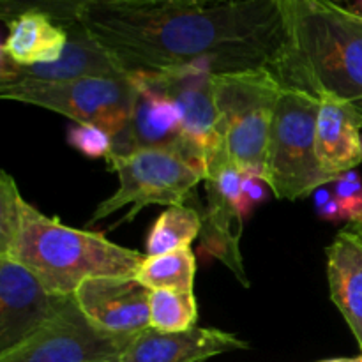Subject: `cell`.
Listing matches in <instances>:
<instances>
[{
	"instance_id": "2e32d148",
	"label": "cell",
	"mask_w": 362,
	"mask_h": 362,
	"mask_svg": "<svg viewBox=\"0 0 362 362\" xmlns=\"http://www.w3.org/2000/svg\"><path fill=\"white\" fill-rule=\"evenodd\" d=\"M361 129V110L336 99H320L315 152L332 180L362 165Z\"/></svg>"
},
{
	"instance_id": "603a6c76",
	"label": "cell",
	"mask_w": 362,
	"mask_h": 362,
	"mask_svg": "<svg viewBox=\"0 0 362 362\" xmlns=\"http://www.w3.org/2000/svg\"><path fill=\"white\" fill-rule=\"evenodd\" d=\"M21 197L13 175L0 172V257L9 255L21 218Z\"/></svg>"
},
{
	"instance_id": "d6986e66",
	"label": "cell",
	"mask_w": 362,
	"mask_h": 362,
	"mask_svg": "<svg viewBox=\"0 0 362 362\" xmlns=\"http://www.w3.org/2000/svg\"><path fill=\"white\" fill-rule=\"evenodd\" d=\"M202 232V212L191 205H172L158 216L147 235L145 257L187 250Z\"/></svg>"
},
{
	"instance_id": "4316f807",
	"label": "cell",
	"mask_w": 362,
	"mask_h": 362,
	"mask_svg": "<svg viewBox=\"0 0 362 362\" xmlns=\"http://www.w3.org/2000/svg\"><path fill=\"white\" fill-rule=\"evenodd\" d=\"M269 184L258 175H247L243 173V202L244 209L250 214L257 205L264 204L269 198Z\"/></svg>"
},
{
	"instance_id": "484cf974",
	"label": "cell",
	"mask_w": 362,
	"mask_h": 362,
	"mask_svg": "<svg viewBox=\"0 0 362 362\" xmlns=\"http://www.w3.org/2000/svg\"><path fill=\"white\" fill-rule=\"evenodd\" d=\"M315 209H317V214L320 216V219H324V221H346L338 198L334 197L332 189H329L327 186H322L320 189L315 191Z\"/></svg>"
},
{
	"instance_id": "ac0fdd59",
	"label": "cell",
	"mask_w": 362,
	"mask_h": 362,
	"mask_svg": "<svg viewBox=\"0 0 362 362\" xmlns=\"http://www.w3.org/2000/svg\"><path fill=\"white\" fill-rule=\"evenodd\" d=\"M7 27V35L0 48L16 66H39L60 59L67 45V28L55 23L42 13H25L14 18Z\"/></svg>"
},
{
	"instance_id": "277c9868",
	"label": "cell",
	"mask_w": 362,
	"mask_h": 362,
	"mask_svg": "<svg viewBox=\"0 0 362 362\" xmlns=\"http://www.w3.org/2000/svg\"><path fill=\"white\" fill-rule=\"evenodd\" d=\"M212 81L223 148L240 173L264 179L281 81L269 67L214 74Z\"/></svg>"
},
{
	"instance_id": "8fae6325",
	"label": "cell",
	"mask_w": 362,
	"mask_h": 362,
	"mask_svg": "<svg viewBox=\"0 0 362 362\" xmlns=\"http://www.w3.org/2000/svg\"><path fill=\"white\" fill-rule=\"evenodd\" d=\"M175 105L187 141L198 156L209 159L223 147L214 99V74L202 69L134 73Z\"/></svg>"
},
{
	"instance_id": "5b68a950",
	"label": "cell",
	"mask_w": 362,
	"mask_h": 362,
	"mask_svg": "<svg viewBox=\"0 0 362 362\" xmlns=\"http://www.w3.org/2000/svg\"><path fill=\"white\" fill-rule=\"evenodd\" d=\"M320 99L296 87H283L276 106L264 180L279 200L311 197L334 180L322 170L315 152Z\"/></svg>"
},
{
	"instance_id": "4fadbf2b",
	"label": "cell",
	"mask_w": 362,
	"mask_h": 362,
	"mask_svg": "<svg viewBox=\"0 0 362 362\" xmlns=\"http://www.w3.org/2000/svg\"><path fill=\"white\" fill-rule=\"evenodd\" d=\"M131 76L138 85L136 99L124 129L113 136L112 154L126 156L147 148H168L180 152L207 170L205 161L194 152L184 134L175 105L138 74Z\"/></svg>"
},
{
	"instance_id": "4dcf8cb0",
	"label": "cell",
	"mask_w": 362,
	"mask_h": 362,
	"mask_svg": "<svg viewBox=\"0 0 362 362\" xmlns=\"http://www.w3.org/2000/svg\"><path fill=\"white\" fill-rule=\"evenodd\" d=\"M352 9L356 11V13L362 14V0H354V7H352Z\"/></svg>"
},
{
	"instance_id": "7402d4cb",
	"label": "cell",
	"mask_w": 362,
	"mask_h": 362,
	"mask_svg": "<svg viewBox=\"0 0 362 362\" xmlns=\"http://www.w3.org/2000/svg\"><path fill=\"white\" fill-rule=\"evenodd\" d=\"M99 0H0V20L9 23L25 13H42L62 27L80 23L87 9Z\"/></svg>"
},
{
	"instance_id": "cb8c5ba5",
	"label": "cell",
	"mask_w": 362,
	"mask_h": 362,
	"mask_svg": "<svg viewBox=\"0 0 362 362\" xmlns=\"http://www.w3.org/2000/svg\"><path fill=\"white\" fill-rule=\"evenodd\" d=\"M67 144L90 159H106L112 154L113 138L112 134L98 126L76 124L67 129Z\"/></svg>"
},
{
	"instance_id": "d4e9b609",
	"label": "cell",
	"mask_w": 362,
	"mask_h": 362,
	"mask_svg": "<svg viewBox=\"0 0 362 362\" xmlns=\"http://www.w3.org/2000/svg\"><path fill=\"white\" fill-rule=\"evenodd\" d=\"M332 193L338 198L346 221L352 223L362 218V180L356 170L339 175L332 182Z\"/></svg>"
},
{
	"instance_id": "7c38bea8",
	"label": "cell",
	"mask_w": 362,
	"mask_h": 362,
	"mask_svg": "<svg viewBox=\"0 0 362 362\" xmlns=\"http://www.w3.org/2000/svg\"><path fill=\"white\" fill-rule=\"evenodd\" d=\"M66 28L69 35L67 45L60 59L55 62L39 64V66H16L6 57H0V85H55L85 80V78L127 76L126 71L81 21Z\"/></svg>"
},
{
	"instance_id": "5bb4252c",
	"label": "cell",
	"mask_w": 362,
	"mask_h": 362,
	"mask_svg": "<svg viewBox=\"0 0 362 362\" xmlns=\"http://www.w3.org/2000/svg\"><path fill=\"white\" fill-rule=\"evenodd\" d=\"M73 297L81 313L110 334L136 336L151 327V290L136 276L85 279Z\"/></svg>"
},
{
	"instance_id": "44dd1931",
	"label": "cell",
	"mask_w": 362,
	"mask_h": 362,
	"mask_svg": "<svg viewBox=\"0 0 362 362\" xmlns=\"http://www.w3.org/2000/svg\"><path fill=\"white\" fill-rule=\"evenodd\" d=\"M151 327L161 332H182L197 327L198 304L194 292L152 290Z\"/></svg>"
},
{
	"instance_id": "8992f818",
	"label": "cell",
	"mask_w": 362,
	"mask_h": 362,
	"mask_svg": "<svg viewBox=\"0 0 362 362\" xmlns=\"http://www.w3.org/2000/svg\"><path fill=\"white\" fill-rule=\"evenodd\" d=\"M106 165L119 177V189L95 207L87 225H94L124 207H131V211L117 225L133 221L148 205H182L189 200L198 182H204L207 177L204 166L168 148L112 154L106 158Z\"/></svg>"
},
{
	"instance_id": "ba28073f",
	"label": "cell",
	"mask_w": 362,
	"mask_h": 362,
	"mask_svg": "<svg viewBox=\"0 0 362 362\" xmlns=\"http://www.w3.org/2000/svg\"><path fill=\"white\" fill-rule=\"evenodd\" d=\"M133 338L99 329L73 297L53 320L0 354V362H120Z\"/></svg>"
},
{
	"instance_id": "ffe728a7",
	"label": "cell",
	"mask_w": 362,
	"mask_h": 362,
	"mask_svg": "<svg viewBox=\"0 0 362 362\" xmlns=\"http://www.w3.org/2000/svg\"><path fill=\"white\" fill-rule=\"evenodd\" d=\"M197 258L191 247L175 253L145 257L136 272V279L152 290H180L193 292Z\"/></svg>"
},
{
	"instance_id": "9a60e30c",
	"label": "cell",
	"mask_w": 362,
	"mask_h": 362,
	"mask_svg": "<svg viewBox=\"0 0 362 362\" xmlns=\"http://www.w3.org/2000/svg\"><path fill=\"white\" fill-rule=\"evenodd\" d=\"M247 349L250 343L219 329L161 332L148 327L134 336L120 362H205L221 354Z\"/></svg>"
},
{
	"instance_id": "83f0119b",
	"label": "cell",
	"mask_w": 362,
	"mask_h": 362,
	"mask_svg": "<svg viewBox=\"0 0 362 362\" xmlns=\"http://www.w3.org/2000/svg\"><path fill=\"white\" fill-rule=\"evenodd\" d=\"M112 6H200L209 0H99Z\"/></svg>"
},
{
	"instance_id": "52a82bcc",
	"label": "cell",
	"mask_w": 362,
	"mask_h": 362,
	"mask_svg": "<svg viewBox=\"0 0 362 362\" xmlns=\"http://www.w3.org/2000/svg\"><path fill=\"white\" fill-rule=\"evenodd\" d=\"M138 85L124 78H85L55 85L6 83L0 98L60 113L76 124H92L117 136L129 120Z\"/></svg>"
},
{
	"instance_id": "30bf717a",
	"label": "cell",
	"mask_w": 362,
	"mask_h": 362,
	"mask_svg": "<svg viewBox=\"0 0 362 362\" xmlns=\"http://www.w3.org/2000/svg\"><path fill=\"white\" fill-rule=\"evenodd\" d=\"M73 297L49 292L41 279L11 257H0V354L48 324Z\"/></svg>"
},
{
	"instance_id": "6da1fadb",
	"label": "cell",
	"mask_w": 362,
	"mask_h": 362,
	"mask_svg": "<svg viewBox=\"0 0 362 362\" xmlns=\"http://www.w3.org/2000/svg\"><path fill=\"white\" fill-rule=\"evenodd\" d=\"M81 23L127 74L272 69L285 45L279 0H226L200 6L98 2L88 7Z\"/></svg>"
},
{
	"instance_id": "f546056e",
	"label": "cell",
	"mask_w": 362,
	"mask_h": 362,
	"mask_svg": "<svg viewBox=\"0 0 362 362\" xmlns=\"http://www.w3.org/2000/svg\"><path fill=\"white\" fill-rule=\"evenodd\" d=\"M317 362H362V354L357 357H336V359H324Z\"/></svg>"
},
{
	"instance_id": "f1b7e54d",
	"label": "cell",
	"mask_w": 362,
	"mask_h": 362,
	"mask_svg": "<svg viewBox=\"0 0 362 362\" xmlns=\"http://www.w3.org/2000/svg\"><path fill=\"white\" fill-rule=\"evenodd\" d=\"M345 228H346V230H350V232L356 233L357 237H361V239H362V218L357 219V221L349 223V225H346Z\"/></svg>"
},
{
	"instance_id": "3957f363",
	"label": "cell",
	"mask_w": 362,
	"mask_h": 362,
	"mask_svg": "<svg viewBox=\"0 0 362 362\" xmlns=\"http://www.w3.org/2000/svg\"><path fill=\"white\" fill-rule=\"evenodd\" d=\"M11 257L30 269L49 292L73 297L85 279L136 276L145 255L119 246L103 232L71 228L23 200Z\"/></svg>"
},
{
	"instance_id": "7a4b0ae2",
	"label": "cell",
	"mask_w": 362,
	"mask_h": 362,
	"mask_svg": "<svg viewBox=\"0 0 362 362\" xmlns=\"http://www.w3.org/2000/svg\"><path fill=\"white\" fill-rule=\"evenodd\" d=\"M285 45L272 73L283 87L362 112V14L334 0H279Z\"/></svg>"
},
{
	"instance_id": "e0dca14e",
	"label": "cell",
	"mask_w": 362,
	"mask_h": 362,
	"mask_svg": "<svg viewBox=\"0 0 362 362\" xmlns=\"http://www.w3.org/2000/svg\"><path fill=\"white\" fill-rule=\"evenodd\" d=\"M325 255L331 300L349 324L362 354V239L343 228Z\"/></svg>"
},
{
	"instance_id": "9c48e42d",
	"label": "cell",
	"mask_w": 362,
	"mask_h": 362,
	"mask_svg": "<svg viewBox=\"0 0 362 362\" xmlns=\"http://www.w3.org/2000/svg\"><path fill=\"white\" fill-rule=\"evenodd\" d=\"M204 182L207 205L202 212V251L226 265L247 288L250 278L240 253L244 218L247 216L243 202V173L223 147L209 159Z\"/></svg>"
}]
</instances>
